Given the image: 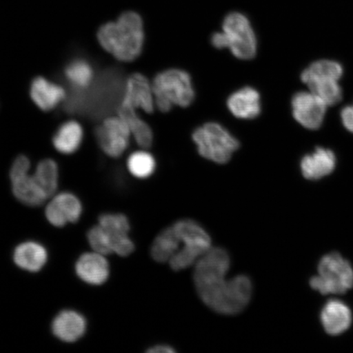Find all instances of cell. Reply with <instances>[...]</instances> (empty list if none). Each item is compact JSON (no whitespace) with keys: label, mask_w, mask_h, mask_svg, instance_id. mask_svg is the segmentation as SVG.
Here are the masks:
<instances>
[{"label":"cell","mask_w":353,"mask_h":353,"mask_svg":"<svg viewBox=\"0 0 353 353\" xmlns=\"http://www.w3.org/2000/svg\"><path fill=\"white\" fill-rule=\"evenodd\" d=\"M230 255L223 248H211L196 263L193 280L199 297L205 305L223 315L239 314L248 306L253 294L249 276L226 279Z\"/></svg>","instance_id":"1"},{"label":"cell","mask_w":353,"mask_h":353,"mask_svg":"<svg viewBox=\"0 0 353 353\" xmlns=\"http://www.w3.org/2000/svg\"><path fill=\"white\" fill-rule=\"evenodd\" d=\"M101 46L119 61L130 63L142 54L144 26L139 13L126 12L114 22L101 26L98 32Z\"/></svg>","instance_id":"2"},{"label":"cell","mask_w":353,"mask_h":353,"mask_svg":"<svg viewBox=\"0 0 353 353\" xmlns=\"http://www.w3.org/2000/svg\"><path fill=\"white\" fill-rule=\"evenodd\" d=\"M152 85L154 104L161 112H169L176 105L190 107L196 98L192 78L183 70H165L154 77Z\"/></svg>","instance_id":"3"},{"label":"cell","mask_w":353,"mask_h":353,"mask_svg":"<svg viewBox=\"0 0 353 353\" xmlns=\"http://www.w3.org/2000/svg\"><path fill=\"white\" fill-rule=\"evenodd\" d=\"M309 285L321 295H343L353 288V267L341 254H325L317 264V275L311 277Z\"/></svg>","instance_id":"4"},{"label":"cell","mask_w":353,"mask_h":353,"mask_svg":"<svg viewBox=\"0 0 353 353\" xmlns=\"http://www.w3.org/2000/svg\"><path fill=\"white\" fill-rule=\"evenodd\" d=\"M192 140L203 158L226 164L240 147L239 141L218 123H205L193 132Z\"/></svg>","instance_id":"5"},{"label":"cell","mask_w":353,"mask_h":353,"mask_svg":"<svg viewBox=\"0 0 353 353\" xmlns=\"http://www.w3.org/2000/svg\"><path fill=\"white\" fill-rule=\"evenodd\" d=\"M183 246L170 260L174 271L184 270L195 264L212 248L211 238L201 225L192 219H182L173 225Z\"/></svg>","instance_id":"6"},{"label":"cell","mask_w":353,"mask_h":353,"mask_svg":"<svg viewBox=\"0 0 353 353\" xmlns=\"http://www.w3.org/2000/svg\"><path fill=\"white\" fill-rule=\"evenodd\" d=\"M222 32L228 48L241 60H251L257 54L258 41L248 17L241 12L229 13L223 22Z\"/></svg>","instance_id":"7"},{"label":"cell","mask_w":353,"mask_h":353,"mask_svg":"<svg viewBox=\"0 0 353 353\" xmlns=\"http://www.w3.org/2000/svg\"><path fill=\"white\" fill-rule=\"evenodd\" d=\"M30 161L28 157L20 154L13 161L10 169V180L13 195L21 204L38 207L48 197L39 187L34 175L29 174Z\"/></svg>","instance_id":"8"},{"label":"cell","mask_w":353,"mask_h":353,"mask_svg":"<svg viewBox=\"0 0 353 353\" xmlns=\"http://www.w3.org/2000/svg\"><path fill=\"white\" fill-rule=\"evenodd\" d=\"M130 135L129 125L120 116L105 119L95 130L100 148L112 158H119L126 151Z\"/></svg>","instance_id":"9"},{"label":"cell","mask_w":353,"mask_h":353,"mask_svg":"<svg viewBox=\"0 0 353 353\" xmlns=\"http://www.w3.org/2000/svg\"><path fill=\"white\" fill-rule=\"evenodd\" d=\"M99 224L108 234L112 254L127 257L134 252L135 245L130 236V220L125 214L105 213L99 218Z\"/></svg>","instance_id":"10"},{"label":"cell","mask_w":353,"mask_h":353,"mask_svg":"<svg viewBox=\"0 0 353 353\" xmlns=\"http://www.w3.org/2000/svg\"><path fill=\"white\" fill-rule=\"evenodd\" d=\"M295 121L308 130H317L322 125L327 105L310 92H299L291 101Z\"/></svg>","instance_id":"11"},{"label":"cell","mask_w":353,"mask_h":353,"mask_svg":"<svg viewBox=\"0 0 353 353\" xmlns=\"http://www.w3.org/2000/svg\"><path fill=\"white\" fill-rule=\"evenodd\" d=\"M83 212L81 201L74 194H59L48 203L46 210L48 222L55 228H63L68 223H76Z\"/></svg>","instance_id":"12"},{"label":"cell","mask_w":353,"mask_h":353,"mask_svg":"<svg viewBox=\"0 0 353 353\" xmlns=\"http://www.w3.org/2000/svg\"><path fill=\"white\" fill-rule=\"evenodd\" d=\"M122 104L137 109L140 108L145 112H154V98L152 85L143 74L134 73L126 79L125 94Z\"/></svg>","instance_id":"13"},{"label":"cell","mask_w":353,"mask_h":353,"mask_svg":"<svg viewBox=\"0 0 353 353\" xmlns=\"http://www.w3.org/2000/svg\"><path fill=\"white\" fill-rule=\"evenodd\" d=\"M320 320L325 334L332 337L339 336L350 329L352 312L345 303L331 299L321 308Z\"/></svg>","instance_id":"14"},{"label":"cell","mask_w":353,"mask_h":353,"mask_svg":"<svg viewBox=\"0 0 353 353\" xmlns=\"http://www.w3.org/2000/svg\"><path fill=\"white\" fill-rule=\"evenodd\" d=\"M77 276L86 284L101 285L110 276V265L105 255L97 252L83 254L74 266Z\"/></svg>","instance_id":"15"},{"label":"cell","mask_w":353,"mask_h":353,"mask_svg":"<svg viewBox=\"0 0 353 353\" xmlns=\"http://www.w3.org/2000/svg\"><path fill=\"white\" fill-rule=\"evenodd\" d=\"M87 321L81 313L70 309L61 311L52 322V332L59 341L74 343L85 335Z\"/></svg>","instance_id":"16"},{"label":"cell","mask_w":353,"mask_h":353,"mask_svg":"<svg viewBox=\"0 0 353 353\" xmlns=\"http://www.w3.org/2000/svg\"><path fill=\"white\" fill-rule=\"evenodd\" d=\"M227 107L236 118L253 120L261 113V97L255 88L244 87L229 96Z\"/></svg>","instance_id":"17"},{"label":"cell","mask_w":353,"mask_h":353,"mask_svg":"<svg viewBox=\"0 0 353 353\" xmlns=\"http://www.w3.org/2000/svg\"><path fill=\"white\" fill-rule=\"evenodd\" d=\"M30 99L43 112H50L66 98L64 88L48 79L39 77L30 83Z\"/></svg>","instance_id":"18"},{"label":"cell","mask_w":353,"mask_h":353,"mask_svg":"<svg viewBox=\"0 0 353 353\" xmlns=\"http://www.w3.org/2000/svg\"><path fill=\"white\" fill-rule=\"evenodd\" d=\"M17 267L29 272H38L48 262V251L41 243L28 241L21 243L12 254Z\"/></svg>","instance_id":"19"},{"label":"cell","mask_w":353,"mask_h":353,"mask_svg":"<svg viewBox=\"0 0 353 353\" xmlns=\"http://www.w3.org/2000/svg\"><path fill=\"white\" fill-rule=\"evenodd\" d=\"M336 159L330 150L319 148L307 154L300 163L304 179L316 181L330 175L334 170Z\"/></svg>","instance_id":"20"},{"label":"cell","mask_w":353,"mask_h":353,"mask_svg":"<svg viewBox=\"0 0 353 353\" xmlns=\"http://www.w3.org/2000/svg\"><path fill=\"white\" fill-rule=\"evenodd\" d=\"M83 138V130L81 123L70 121L63 123L57 130L52 138V144L60 153L72 154L81 145Z\"/></svg>","instance_id":"21"},{"label":"cell","mask_w":353,"mask_h":353,"mask_svg":"<svg viewBox=\"0 0 353 353\" xmlns=\"http://www.w3.org/2000/svg\"><path fill=\"white\" fill-rule=\"evenodd\" d=\"M181 244L182 241L172 225L159 234L153 241L152 257L157 263H169L173 256L179 252Z\"/></svg>","instance_id":"22"},{"label":"cell","mask_w":353,"mask_h":353,"mask_svg":"<svg viewBox=\"0 0 353 353\" xmlns=\"http://www.w3.org/2000/svg\"><path fill=\"white\" fill-rule=\"evenodd\" d=\"M117 112L119 116L129 125L131 134L134 136L136 143L143 148L151 147L153 142V132L151 127L139 117L135 109L121 103L117 108Z\"/></svg>","instance_id":"23"},{"label":"cell","mask_w":353,"mask_h":353,"mask_svg":"<svg viewBox=\"0 0 353 353\" xmlns=\"http://www.w3.org/2000/svg\"><path fill=\"white\" fill-rule=\"evenodd\" d=\"M64 74L76 92L86 90L92 85L94 79V69L85 59H74L65 65Z\"/></svg>","instance_id":"24"},{"label":"cell","mask_w":353,"mask_h":353,"mask_svg":"<svg viewBox=\"0 0 353 353\" xmlns=\"http://www.w3.org/2000/svg\"><path fill=\"white\" fill-rule=\"evenodd\" d=\"M34 178L43 193L50 198L54 195L59 188V166L51 159H46L39 163Z\"/></svg>","instance_id":"25"},{"label":"cell","mask_w":353,"mask_h":353,"mask_svg":"<svg viewBox=\"0 0 353 353\" xmlns=\"http://www.w3.org/2000/svg\"><path fill=\"white\" fill-rule=\"evenodd\" d=\"M343 72L342 65L336 61L321 60L315 61L304 70L301 74V79L305 85L312 81H321V79L339 81Z\"/></svg>","instance_id":"26"},{"label":"cell","mask_w":353,"mask_h":353,"mask_svg":"<svg viewBox=\"0 0 353 353\" xmlns=\"http://www.w3.org/2000/svg\"><path fill=\"white\" fill-rule=\"evenodd\" d=\"M130 173L137 179H145L151 176L157 168V162L152 154L145 151L135 152L127 161Z\"/></svg>","instance_id":"27"},{"label":"cell","mask_w":353,"mask_h":353,"mask_svg":"<svg viewBox=\"0 0 353 353\" xmlns=\"http://www.w3.org/2000/svg\"><path fill=\"white\" fill-rule=\"evenodd\" d=\"M313 94L320 98L326 105H334L342 99V90L339 81L335 79H321L306 85Z\"/></svg>","instance_id":"28"},{"label":"cell","mask_w":353,"mask_h":353,"mask_svg":"<svg viewBox=\"0 0 353 353\" xmlns=\"http://www.w3.org/2000/svg\"><path fill=\"white\" fill-rule=\"evenodd\" d=\"M87 239L94 252L103 255L112 254V245L108 234L99 224L90 229L87 232Z\"/></svg>","instance_id":"29"},{"label":"cell","mask_w":353,"mask_h":353,"mask_svg":"<svg viewBox=\"0 0 353 353\" xmlns=\"http://www.w3.org/2000/svg\"><path fill=\"white\" fill-rule=\"evenodd\" d=\"M341 119L344 127L353 132V105H347L342 110Z\"/></svg>","instance_id":"30"},{"label":"cell","mask_w":353,"mask_h":353,"mask_svg":"<svg viewBox=\"0 0 353 353\" xmlns=\"http://www.w3.org/2000/svg\"><path fill=\"white\" fill-rule=\"evenodd\" d=\"M211 43L218 50H223L228 48V43L226 37L223 32H215L211 37Z\"/></svg>","instance_id":"31"},{"label":"cell","mask_w":353,"mask_h":353,"mask_svg":"<svg viewBox=\"0 0 353 353\" xmlns=\"http://www.w3.org/2000/svg\"><path fill=\"white\" fill-rule=\"evenodd\" d=\"M176 350L173 347L167 345V344H157V345L150 347L148 350L149 353H174Z\"/></svg>","instance_id":"32"}]
</instances>
